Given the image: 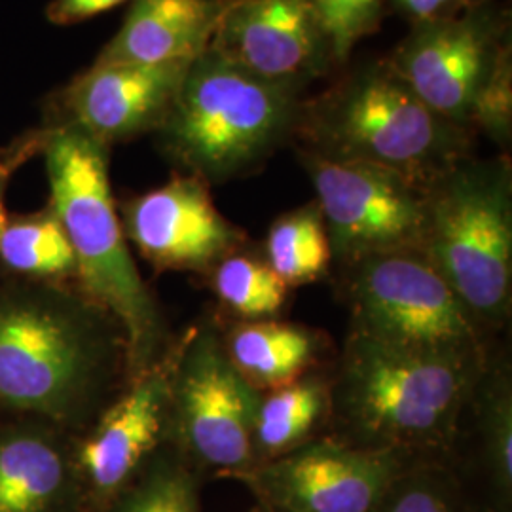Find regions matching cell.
Here are the masks:
<instances>
[{"instance_id": "6", "label": "cell", "mask_w": 512, "mask_h": 512, "mask_svg": "<svg viewBox=\"0 0 512 512\" xmlns=\"http://www.w3.org/2000/svg\"><path fill=\"white\" fill-rule=\"evenodd\" d=\"M421 251L480 327L505 321L512 294L509 160L465 158L427 188Z\"/></svg>"}, {"instance_id": "3", "label": "cell", "mask_w": 512, "mask_h": 512, "mask_svg": "<svg viewBox=\"0 0 512 512\" xmlns=\"http://www.w3.org/2000/svg\"><path fill=\"white\" fill-rule=\"evenodd\" d=\"M486 370V355L404 348L351 332L330 384L346 442L412 456L446 448Z\"/></svg>"}, {"instance_id": "7", "label": "cell", "mask_w": 512, "mask_h": 512, "mask_svg": "<svg viewBox=\"0 0 512 512\" xmlns=\"http://www.w3.org/2000/svg\"><path fill=\"white\" fill-rule=\"evenodd\" d=\"M260 391L232 365L211 325L175 344L165 444L196 471L238 478L256 465L253 433Z\"/></svg>"}, {"instance_id": "17", "label": "cell", "mask_w": 512, "mask_h": 512, "mask_svg": "<svg viewBox=\"0 0 512 512\" xmlns=\"http://www.w3.org/2000/svg\"><path fill=\"white\" fill-rule=\"evenodd\" d=\"M226 0H133L93 65L194 61L209 48Z\"/></svg>"}, {"instance_id": "8", "label": "cell", "mask_w": 512, "mask_h": 512, "mask_svg": "<svg viewBox=\"0 0 512 512\" xmlns=\"http://www.w3.org/2000/svg\"><path fill=\"white\" fill-rule=\"evenodd\" d=\"M348 268L351 332L404 348L484 355L482 327L421 249Z\"/></svg>"}, {"instance_id": "22", "label": "cell", "mask_w": 512, "mask_h": 512, "mask_svg": "<svg viewBox=\"0 0 512 512\" xmlns=\"http://www.w3.org/2000/svg\"><path fill=\"white\" fill-rule=\"evenodd\" d=\"M103 512H202L198 471L164 444Z\"/></svg>"}, {"instance_id": "15", "label": "cell", "mask_w": 512, "mask_h": 512, "mask_svg": "<svg viewBox=\"0 0 512 512\" xmlns=\"http://www.w3.org/2000/svg\"><path fill=\"white\" fill-rule=\"evenodd\" d=\"M190 63L92 65L61 93L59 124L82 129L105 147L158 133Z\"/></svg>"}, {"instance_id": "30", "label": "cell", "mask_w": 512, "mask_h": 512, "mask_svg": "<svg viewBox=\"0 0 512 512\" xmlns=\"http://www.w3.org/2000/svg\"><path fill=\"white\" fill-rule=\"evenodd\" d=\"M6 184L8 183H0V232H2V228H4V222H6V209H4V190H6Z\"/></svg>"}, {"instance_id": "12", "label": "cell", "mask_w": 512, "mask_h": 512, "mask_svg": "<svg viewBox=\"0 0 512 512\" xmlns=\"http://www.w3.org/2000/svg\"><path fill=\"white\" fill-rule=\"evenodd\" d=\"M175 344L128 380L92 425L74 437V454L90 512H103L122 494L167 437Z\"/></svg>"}, {"instance_id": "18", "label": "cell", "mask_w": 512, "mask_h": 512, "mask_svg": "<svg viewBox=\"0 0 512 512\" xmlns=\"http://www.w3.org/2000/svg\"><path fill=\"white\" fill-rule=\"evenodd\" d=\"M222 340L232 365L258 391L302 378L321 351L311 330L264 319L241 323Z\"/></svg>"}, {"instance_id": "13", "label": "cell", "mask_w": 512, "mask_h": 512, "mask_svg": "<svg viewBox=\"0 0 512 512\" xmlns=\"http://www.w3.org/2000/svg\"><path fill=\"white\" fill-rule=\"evenodd\" d=\"M207 50L294 93L334 63L311 0H226Z\"/></svg>"}, {"instance_id": "24", "label": "cell", "mask_w": 512, "mask_h": 512, "mask_svg": "<svg viewBox=\"0 0 512 512\" xmlns=\"http://www.w3.org/2000/svg\"><path fill=\"white\" fill-rule=\"evenodd\" d=\"M484 456L501 495L512 488V393L511 382L503 372L488 376L484 370L476 387Z\"/></svg>"}, {"instance_id": "32", "label": "cell", "mask_w": 512, "mask_h": 512, "mask_svg": "<svg viewBox=\"0 0 512 512\" xmlns=\"http://www.w3.org/2000/svg\"><path fill=\"white\" fill-rule=\"evenodd\" d=\"M473 2H482V0H469V4H471V6H473Z\"/></svg>"}, {"instance_id": "16", "label": "cell", "mask_w": 512, "mask_h": 512, "mask_svg": "<svg viewBox=\"0 0 512 512\" xmlns=\"http://www.w3.org/2000/svg\"><path fill=\"white\" fill-rule=\"evenodd\" d=\"M0 512H90L74 435L29 418L0 429Z\"/></svg>"}, {"instance_id": "14", "label": "cell", "mask_w": 512, "mask_h": 512, "mask_svg": "<svg viewBox=\"0 0 512 512\" xmlns=\"http://www.w3.org/2000/svg\"><path fill=\"white\" fill-rule=\"evenodd\" d=\"M122 226L139 255L160 272H213L245 241L213 203L209 184L190 173L133 198Z\"/></svg>"}, {"instance_id": "11", "label": "cell", "mask_w": 512, "mask_h": 512, "mask_svg": "<svg viewBox=\"0 0 512 512\" xmlns=\"http://www.w3.org/2000/svg\"><path fill=\"white\" fill-rule=\"evenodd\" d=\"M408 465L395 450L308 440L236 480L275 512H372Z\"/></svg>"}, {"instance_id": "2", "label": "cell", "mask_w": 512, "mask_h": 512, "mask_svg": "<svg viewBox=\"0 0 512 512\" xmlns=\"http://www.w3.org/2000/svg\"><path fill=\"white\" fill-rule=\"evenodd\" d=\"M54 209L76 258L78 289L120 325L128 380L164 355V315L129 253L112 196L109 147L69 124L44 129L42 152Z\"/></svg>"}, {"instance_id": "28", "label": "cell", "mask_w": 512, "mask_h": 512, "mask_svg": "<svg viewBox=\"0 0 512 512\" xmlns=\"http://www.w3.org/2000/svg\"><path fill=\"white\" fill-rule=\"evenodd\" d=\"M393 2L406 18L414 21V25L452 18L471 6L469 0H393Z\"/></svg>"}, {"instance_id": "9", "label": "cell", "mask_w": 512, "mask_h": 512, "mask_svg": "<svg viewBox=\"0 0 512 512\" xmlns=\"http://www.w3.org/2000/svg\"><path fill=\"white\" fill-rule=\"evenodd\" d=\"M329 234L332 258L351 266L363 258L421 249L427 188L384 167L302 152Z\"/></svg>"}, {"instance_id": "23", "label": "cell", "mask_w": 512, "mask_h": 512, "mask_svg": "<svg viewBox=\"0 0 512 512\" xmlns=\"http://www.w3.org/2000/svg\"><path fill=\"white\" fill-rule=\"evenodd\" d=\"M213 287L220 300L249 321L272 317L283 308L289 287L266 260L234 253L213 268Z\"/></svg>"}, {"instance_id": "29", "label": "cell", "mask_w": 512, "mask_h": 512, "mask_svg": "<svg viewBox=\"0 0 512 512\" xmlns=\"http://www.w3.org/2000/svg\"><path fill=\"white\" fill-rule=\"evenodd\" d=\"M44 145V129L33 131L25 137H19L10 147L0 148V183H8V179L18 171L29 158L42 152Z\"/></svg>"}, {"instance_id": "4", "label": "cell", "mask_w": 512, "mask_h": 512, "mask_svg": "<svg viewBox=\"0 0 512 512\" xmlns=\"http://www.w3.org/2000/svg\"><path fill=\"white\" fill-rule=\"evenodd\" d=\"M294 135L304 150L384 167L423 188L469 158L471 147V129L429 109L387 59L300 105Z\"/></svg>"}, {"instance_id": "10", "label": "cell", "mask_w": 512, "mask_h": 512, "mask_svg": "<svg viewBox=\"0 0 512 512\" xmlns=\"http://www.w3.org/2000/svg\"><path fill=\"white\" fill-rule=\"evenodd\" d=\"M507 37L503 16L473 4L458 16L414 25L387 63L440 118L471 129L482 97L511 63Z\"/></svg>"}, {"instance_id": "21", "label": "cell", "mask_w": 512, "mask_h": 512, "mask_svg": "<svg viewBox=\"0 0 512 512\" xmlns=\"http://www.w3.org/2000/svg\"><path fill=\"white\" fill-rule=\"evenodd\" d=\"M332 262L329 234L317 202L279 217L266 238V264L287 287L325 277Z\"/></svg>"}, {"instance_id": "31", "label": "cell", "mask_w": 512, "mask_h": 512, "mask_svg": "<svg viewBox=\"0 0 512 512\" xmlns=\"http://www.w3.org/2000/svg\"><path fill=\"white\" fill-rule=\"evenodd\" d=\"M251 512H275L274 509H270V507H268V505H264V503H258V505H256L255 509H253V511Z\"/></svg>"}, {"instance_id": "19", "label": "cell", "mask_w": 512, "mask_h": 512, "mask_svg": "<svg viewBox=\"0 0 512 512\" xmlns=\"http://www.w3.org/2000/svg\"><path fill=\"white\" fill-rule=\"evenodd\" d=\"M329 412L330 384L315 374H304L260 395L253 433L256 463L279 458L308 442Z\"/></svg>"}, {"instance_id": "27", "label": "cell", "mask_w": 512, "mask_h": 512, "mask_svg": "<svg viewBox=\"0 0 512 512\" xmlns=\"http://www.w3.org/2000/svg\"><path fill=\"white\" fill-rule=\"evenodd\" d=\"M128 0H52L46 8V18L54 25H74L95 18Z\"/></svg>"}, {"instance_id": "1", "label": "cell", "mask_w": 512, "mask_h": 512, "mask_svg": "<svg viewBox=\"0 0 512 512\" xmlns=\"http://www.w3.org/2000/svg\"><path fill=\"white\" fill-rule=\"evenodd\" d=\"M128 382L120 325L78 287L0 279V408L80 435Z\"/></svg>"}, {"instance_id": "20", "label": "cell", "mask_w": 512, "mask_h": 512, "mask_svg": "<svg viewBox=\"0 0 512 512\" xmlns=\"http://www.w3.org/2000/svg\"><path fill=\"white\" fill-rule=\"evenodd\" d=\"M0 266L31 281H76V258L54 209L44 207L31 215L8 217L0 232Z\"/></svg>"}, {"instance_id": "26", "label": "cell", "mask_w": 512, "mask_h": 512, "mask_svg": "<svg viewBox=\"0 0 512 512\" xmlns=\"http://www.w3.org/2000/svg\"><path fill=\"white\" fill-rule=\"evenodd\" d=\"M329 40L334 63H346L359 40L372 35L384 16V0H311Z\"/></svg>"}, {"instance_id": "25", "label": "cell", "mask_w": 512, "mask_h": 512, "mask_svg": "<svg viewBox=\"0 0 512 512\" xmlns=\"http://www.w3.org/2000/svg\"><path fill=\"white\" fill-rule=\"evenodd\" d=\"M372 512H467L450 478L433 469L406 467Z\"/></svg>"}, {"instance_id": "5", "label": "cell", "mask_w": 512, "mask_h": 512, "mask_svg": "<svg viewBox=\"0 0 512 512\" xmlns=\"http://www.w3.org/2000/svg\"><path fill=\"white\" fill-rule=\"evenodd\" d=\"M298 109L296 93L205 50L190 63L158 133L190 175L224 183L258 167L293 135Z\"/></svg>"}]
</instances>
